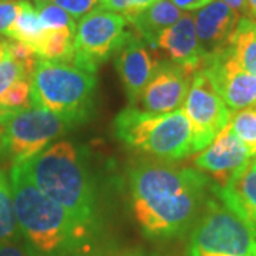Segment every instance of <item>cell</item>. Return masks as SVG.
I'll list each match as a JSON object with an SVG mask.
<instances>
[{
	"instance_id": "cell-22",
	"label": "cell",
	"mask_w": 256,
	"mask_h": 256,
	"mask_svg": "<svg viewBox=\"0 0 256 256\" xmlns=\"http://www.w3.org/2000/svg\"><path fill=\"white\" fill-rule=\"evenodd\" d=\"M235 136L246 146L249 154H256V104L244 110L235 111L229 121Z\"/></svg>"
},
{
	"instance_id": "cell-32",
	"label": "cell",
	"mask_w": 256,
	"mask_h": 256,
	"mask_svg": "<svg viewBox=\"0 0 256 256\" xmlns=\"http://www.w3.org/2000/svg\"><path fill=\"white\" fill-rule=\"evenodd\" d=\"M220 2H224L225 4H228L230 9L238 12L240 16H248L246 2L245 0H220Z\"/></svg>"
},
{
	"instance_id": "cell-8",
	"label": "cell",
	"mask_w": 256,
	"mask_h": 256,
	"mask_svg": "<svg viewBox=\"0 0 256 256\" xmlns=\"http://www.w3.org/2000/svg\"><path fill=\"white\" fill-rule=\"evenodd\" d=\"M130 23L121 14L92 10L77 22L74 33V54L72 63L76 67L96 74L97 68L114 56L131 36Z\"/></svg>"
},
{
	"instance_id": "cell-37",
	"label": "cell",
	"mask_w": 256,
	"mask_h": 256,
	"mask_svg": "<svg viewBox=\"0 0 256 256\" xmlns=\"http://www.w3.org/2000/svg\"><path fill=\"white\" fill-rule=\"evenodd\" d=\"M252 162H254V165L256 166V154L254 156H252Z\"/></svg>"
},
{
	"instance_id": "cell-27",
	"label": "cell",
	"mask_w": 256,
	"mask_h": 256,
	"mask_svg": "<svg viewBox=\"0 0 256 256\" xmlns=\"http://www.w3.org/2000/svg\"><path fill=\"white\" fill-rule=\"evenodd\" d=\"M30 80V74L9 54L0 62V94L16 80Z\"/></svg>"
},
{
	"instance_id": "cell-14",
	"label": "cell",
	"mask_w": 256,
	"mask_h": 256,
	"mask_svg": "<svg viewBox=\"0 0 256 256\" xmlns=\"http://www.w3.org/2000/svg\"><path fill=\"white\" fill-rule=\"evenodd\" d=\"M114 56V66L121 77L128 101L136 107L160 62L151 56L146 43L134 32Z\"/></svg>"
},
{
	"instance_id": "cell-38",
	"label": "cell",
	"mask_w": 256,
	"mask_h": 256,
	"mask_svg": "<svg viewBox=\"0 0 256 256\" xmlns=\"http://www.w3.org/2000/svg\"><path fill=\"white\" fill-rule=\"evenodd\" d=\"M34 2H50V0H34Z\"/></svg>"
},
{
	"instance_id": "cell-17",
	"label": "cell",
	"mask_w": 256,
	"mask_h": 256,
	"mask_svg": "<svg viewBox=\"0 0 256 256\" xmlns=\"http://www.w3.org/2000/svg\"><path fill=\"white\" fill-rule=\"evenodd\" d=\"M182 14V10L178 9L170 0H156L128 23L146 46L154 48L158 36L165 28L175 24Z\"/></svg>"
},
{
	"instance_id": "cell-30",
	"label": "cell",
	"mask_w": 256,
	"mask_h": 256,
	"mask_svg": "<svg viewBox=\"0 0 256 256\" xmlns=\"http://www.w3.org/2000/svg\"><path fill=\"white\" fill-rule=\"evenodd\" d=\"M0 256H33V254L28 250L22 238L14 242L0 244Z\"/></svg>"
},
{
	"instance_id": "cell-11",
	"label": "cell",
	"mask_w": 256,
	"mask_h": 256,
	"mask_svg": "<svg viewBox=\"0 0 256 256\" xmlns=\"http://www.w3.org/2000/svg\"><path fill=\"white\" fill-rule=\"evenodd\" d=\"M194 74L168 60L160 62L138 102L141 110L165 114L182 108Z\"/></svg>"
},
{
	"instance_id": "cell-34",
	"label": "cell",
	"mask_w": 256,
	"mask_h": 256,
	"mask_svg": "<svg viewBox=\"0 0 256 256\" xmlns=\"http://www.w3.org/2000/svg\"><path fill=\"white\" fill-rule=\"evenodd\" d=\"M8 56V44L6 40H0V62Z\"/></svg>"
},
{
	"instance_id": "cell-13",
	"label": "cell",
	"mask_w": 256,
	"mask_h": 256,
	"mask_svg": "<svg viewBox=\"0 0 256 256\" xmlns=\"http://www.w3.org/2000/svg\"><path fill=\"white\" fill-rule=\"evenodd\" d=\"M242 18L220 0H212L194 13L195 30L205 58L230 46V40Z\"/></svg>"
},
{
	"instance_id": "cell-7",
	"label": "cell",
	"mask_w": 256,
	"mask_h": 256,
	"mask_svg": "<svg viewBox=\"0 0 256 256\" xmlns=\"http://www.w3.org/2000/svg\"><path fill=\"white\" fill-rule=\"evenodd\" d=\"M73 127V122L43 108L13 110L0 122V161L23 164Z\"/></svg>"
},
{
	"instance_id": "cell-18",
	"label": "cell",
	"mask_w": 256,
	"mask_h": 256,
	"mask_svg": "<svg viewBox=\"0 0 256 256\" xmlns=\"http://www.w3.org/2000/svg\"><path fill=\"white\" fill-rule=\"evenodd\" d=\"M230 53L236 63L256 77V22L242 16L230 40Z\"/></svg>"
},
{
	"instance_id": "cell-2",
	"label": "cell",
	"mask_w": 256,
	"mask_h": 256,
	"mask_svg": "<svg viewBox=\"0 0 256 256\" xmlns=\"http://www.w3.org/2000/svg\"><path fill=\"white\" fill-rule=\"evenodd\" d=\"M10 185L18 229L33 256H102L100 226L74 220L32 182L22 164L12 165Z\"/></svg>"
},
{
	"instance_id": "cell-9",
	"label": "cell",
	"mask_w": 256,
	"mask_h": 256,
	"mask_svg": "<svg viewBox=\"0 0 256 256\" xmlns=\"http://www.w3.org/2000/svg\"><path fill=\"white\" fill-rule=\"evenodd\" d=\"M182 110L191 124L192 154L210 146L232 116L204 68L194 74Z\"/></svg>"
},
{
	"instance_id": "cell-5",
	"label": "cell",
	"mask_w": 256,
	"mask_h": 256,
	"mask_svg": "<svg viewBox=\"0 0 256 256\" xmlns=\"http://www.w3.org/2000/svg\"><path fill=\"white\" fill-rule=\"evenodd\" d=\"M114 132L130 148L175 162L192 154V130L182 108L156 114L130 106L114 120Z\"/></svg>"
},
{
	"instance_id": "cell-35",
	"label": "cell",
	"mask_w": 256,
	"mask_h": 256,
	"mask_svg": "<svg viewBox=\"0 0 256 256\" xmlns=\"http://www.w3.org/2000/svg\"><path fill=\"white\" fill-rule=\"evenodd\" d=\"M13 110H8V108H3V107H0V122L3 121V120L6 118L8 116H9L10 112Z\"/></svg>"
},
{
	"instance_id": "cell-24",
	"label": "cell",
	"mask_w": 256,
	"mask_h": 256,
	"mask_svg": "<svg viewBox=\"0 0 256 256\" xmlns=\"http://www.w3.org/2000/svg\"><path fill=\"white\" fill-rule=\"evenodd\" d=\"M30 80H16L0 94V107L8 110H22L32 107Z\"/></svg>"
},
{
	"instance_id": "cell-3",
	"label": "cell",
	"mask_w": 256,
	"mask_h": 256,
	"mask_svg": "<svg viewBox=\"0 0 256 256\" xmlns=\"http://www.w3.org/2000/svg\"><path fill=\"white\" fill-rule=\"evenodd\" d=\"M22 165L32 182L74 220L100 226L97 190L73 142H56Z\"/></svg>"
},
{
	"instance_id": "cell-25",
	"label": "cell",
	"mask_w": 256,
	"mask_h": 256,
	"mask_svg": "<svg viewBox=\"0 0 256 256\" xmlns=\"http://www.w3.org/2000/svg\"><path fill=\"white\" fill-rule=\"evenodd\" d=\"M154 2L156 0H100L97 9L121 14L130 22Z\"/></svg>"
},
{
	"instance_id": "cell-28",
	"label": "cell",
	"mask_w": 256,
	"mask_h": 256,
	"mask_svg": "<svg viewBox=\"0 0 256 256\" xmlns=\"http://www.w3.org/2000/svg\"><path fill=\"white\" fill-rule=\"evenodd\" d=\"M64 12H67L74 20H80L86 14L97 9L100 0H50Z\"/></svg>"
},
{
	"instance_id": "cell-16",
	"label": "cell",
	"mask_w": 256,
	"mask_h": 256,
	"mask_svg": "<svg viewBox=\"0 0 256 256\" xmlns=\"http://www.w3.org/2000/svg\"><path fill=\"white\" fill-rule=\"evenodd\" d=\"M215 194L256 232V166L252 160L225 186L215 184Z\"/></svg>"
},
{
	"instance_id": "cell-6",
	"label": "cell",
	"mask_w": 256,
	"mask_h": 256,
	"mask_svg": "<svg viewBox=\"0 0 256 256\" xmlns=\"http://www.w3.org/2000/svg\"><path fill=\"white\" fill-rule=\"evenodd\" d=\"M188 256H256V232L214 194L191 232Z\"/></svg>"
},
{
	"instance_id": "cell-1",
	"label": "cell",
	"mask_w": 256,
	"mask_h": 256,
	"mask_svg": "<svg viewBox=\"0 0 256 256\" xmlns=\"http://www.w3.org/2000/svg\"><path fill=\"white\" fill-rule=\"evenodd\" d=\"M215 184L192 168L142 162L128 174L131 208L151 239H172L195 225Z\"/></svg>"
},
{
	"instance_id": "cell-4",
	"label": "cell",
	"mask_w": 256,
	"mask_h": 256,
	"mask_svg": "<svg viewBox=\"0 0 256 256\" xmlns=\"http://www.w3.org/2000/svg\"><path fill=\"white\" fill-rule=\"evenodd\" d=\"M96 87V74L74 64L38 58L30 77V102L76 126L92 114Z\"/></svg>"
},
{
	"instance_id": "cell-12",
	"label": "cell",
	"mask_w": 256,
	"mask_h": 256,
	"mask_svg": "<svg viewBox=\"0 0 256 256\" xmlns=\"http://www.w3.org/2000/svg\"><path fill=\"white\" fill-rule=\"evenodd\" d=\"M252 160L246 146L242 144L230 124L215 137L206 148L195 156L194 164L198 171L208 172L216 181V185L225 186L229 180Z\"/></svg>"
},
{
	"instance_id": "cell-20",
	"label": "cell",
	"mask_w": 256,
	"mask_h": 256,
	"mask_svg": "<svg viewBox=\"0 0 256 256\" xmlns=\"http://www.w3.org/2000/svg\"><path fill=\"white\" fill-rule=\"evenodd\" d=\"M46 33V28H43L38 13L36 8L28 3V0H20V10L16 20L13 22L10 28L8 37L10 40L22 42L30 47H34L38 44L43 34Z\"/></svg>"
},
{
	"instance_id": "cell-15",
	"label": "cell",
	"mask_w": 256,
	"mask_h": 256,
	"mask_svg": "<svg viewBox=\"0 0 256 256\" xmlns=\"http://www.w3.org/2000/svg\"><path fill=\"white\" fill-rule=\"evenodd\" d=\"M152 50L162 52L168 62L181 66L191 74L200 72L205 63V56L196 37L194 14L184 12L175 24L158 36Z\"/></svg>"
},
{
	"instance_id": "cell-10",
	"label": "cell",
	"mask_w": 256,
	"mask_h": 256,
	"mask_svg": "<svg viewBox=\"0 0 256 256\" xmlns=\"http://www.w3.org/2000/svg\"><path fill=\"white\" fill-rule=\"evenodd\" d=\"M202 68L210 76L215 90L230 112L255 106L256 77L236 63L229 47L208 56Z\"/></svg>"
},
{
	"instance_id": "cell-31",
	"label": "cell",
	"mask_w": 256,
	"mask_h": 256,
	"mask_svg": "<svg viewBox=\"0 0 256 256\" xmlns=\"http://www.w3.org/2000/svg\"><path fill=\"white\" fill-rule=\"evenodd\" d=\"M170 2L172 4H175L180 10L192 13V12L202 9L204 6H206L212 0H170Z\"/></svg>"
},
{
	"instance_id": "cell-36",
	"label": "cell",
	"mask_w": 256,
	"mask_h": 256,
	"mask_svg": "<svg viewBox=\"0 0 256 256\" xmlns=\"http://www.w3.org/2000/svg\"><path fill=\"white\" fill-rule=\"evenodd\" d=\"M122 256H154V255H148V254H142V252H134V254H127V255Z\"/></svg>"
},
{
	"instance_id": "cell-26",
	"label": "cell",
	"mask_w": 256,
	"mask_h": 256,
	"mask_svg": "<svg viewBox=\"0 0 256 256\" xmlns=\"http://www.w3.org/2000/svg\"><path fill=\"white\" fill-rule=\"evenodd\" d=\"M8 44V54L18 63L32 77L33 74V70L36 67L37 57L36 52L33 50V47H30L28 44H24L22 42H16V40H10V42H6Z\"/></svg>"
},
{
	"instance_id": "cell-39",
	"label": "cell",
	"mask_w": 256,
	"mask_h": 256,
	"mask_svg": "<svg viewBox=\"0 0 256 256\" xmlns=\"http://www.w3.org/2000/svg\"><path fill=\"white\" fill-rule=\"evenodd\" d=\"M0 2H4V0H0Z\"/></svg>"
},
{
	"instance_id": "cell-29",
	"label": "cell",
	"mask_w": 256,
	"mask_h": 256,
	"mask_svg": "<svg viewBox=\"0 0 256 256\" xmlns=\"http://www.w3.org/2000/svg\"><path fill=\"white\" fill-rule=\"evenodd\" d=\"M18 10H20V0L0 2V36L8 37L13 22L18 18Z\"/></svg>"
},
{
	"instance_id": "cell-19",
	"label": "cell",
	"mask_w": 256,
	"mask_h": 256,
	"mask_svg": "<svg viewBox=\"0 0 256 256\" xmlns=\"http://www.w3.org/2000/svg\"><path fill=\"white\" fill-rule=\"evenodd\" d=\"M74 28L46 30L34 52L42 60L72 63L74 54Z\"/></svg>"
},
{
	"instance_id": "cell-33",
	"label": "cell",
	"mask_w": 256,
	"mask_h": 256,
	"mask_svg": "<svg viewBox=\"0 0 256 256\" xmlns=\"http://www.w3.org/2000/svg\"><path fill=\"white\" fill-rule=\"evenodd\" d=\"M246 2L248 18H254L256 22V0H245Z\"/></svg>"
},
{
	"instance_id": "cell-21",
	"label": "cell",
	"mask_w": 256,
	"mask_h": 256,
	"mask_svg": "<svg viewBox=\"0 0 256 256\" xmlns=\"http://www.w3.org/2000/svg\"><path fill=\"white\" fill-rule=\"evenodd\" d=\"M22 234L18 229L13 192L10 178L0 168V244L20 240Z\"/></svg>"
},
{
	"instance_id": "cell-23",
	"label": "cell",
	"mask_w": 256,
	"mask_h": 256,
	"mask_svg": "<svg viewBox=\"0 0 256 256\" xmlns=\"http://www.w3.org/2000/svg\"><path fill=\"white\" fill-rule=\"evenodd\" d=\"M40 22L46 30L56 28H74L76 30V20L67 12L58 8L53 2H34Z\"/></svg>"
}]
</instances>
